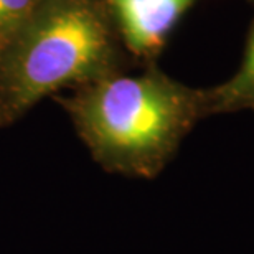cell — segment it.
<instances>
[{"label":"cell","mask_w":254,"mask_h":254,"mask_svg":"<svg viewBox=\"0 0 254 254\" xmlns=\"http://www.w3.org/2000/svg\"><path fill=\"white\" fill-rule=\"evenodd\" d=\"M58 101L96 164L130 179L159 177L198 121L211 116L206 89L155 68L118 71Z\"/></svg>","instance_id":"1"},{"label":"cell","mask_w":254,"mask_h":254,"mask_svg":"<svg viewBox=\"0 0 254 254\" xmlns=\"http://www.w3.org/2000/svg\"><path fill=\"white\" fill-rule=\"evenodd\" d=\"M118 71V33L103 0H43L0 50V127L58 91Z\"/></svg>","instance_id":"2"},{"label":"cell","mask_w":254,"mask_h":254,"mask_svg":"<svg viewBox=\"0 0 254 254\" xmlns=\"http://www.w3.org/2000/svg\"><path fill=\"white\" fill-rule=\"evenodd\" d=\"M118 38L135 57L154 58L180 18L200 0H103Z\"/></svg>","instance_id":"3"},{"label":"cell","mask_w":254,"mask_h":254,"mask_svg":"<svg viewBox=\"0 0 254 254\" xmlns=\"http://www.w3.org/2000/svg\"><path fill=\"white\" fill-rule=\"evenodd\" d=\"M206 91L211 114L254 109V27L251 28L245 57L238 71L223 84Z\"/></svg>","instance_id":"4"},{"label":"cell","mask_w":254,"mask_h":254,"mask_svg":"<svg viewBox=\"0 0 254 254\" xmlns=\"http://www.w3.org/2000/svg\"><path fill=\"white\" fill-rule=\"evenodd\" d=\"M42 3L43 0H0V50Z\"/></svg>","instance_id":"5"}]
</instances>
